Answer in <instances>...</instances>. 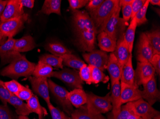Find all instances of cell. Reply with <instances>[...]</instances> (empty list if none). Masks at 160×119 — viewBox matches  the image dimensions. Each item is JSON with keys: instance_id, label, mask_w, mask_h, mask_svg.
I'll return each mask as SVG.
<instances>
[{"instance_id": "cell-54", "label": "cell", "mask_w": 160, "mask_h": 119, "mask_svg": "<svg viewBox=\"0 0 160 119\" xmlns=\"http://www.w3.org/2000/svg\"><path fill=\"white\" fill-rule=\"evenodd\" d=\"M18 119H29L28 116H23V115H19L18 116Z\"/></svg>"}, {"instance_id": "cell-43", "label": "cell", "mask_w": 160, "mask_h": 119, "mask_svg": "<svg viewBox=\"0 0 160 119\" xmlns=\"http://www.w3.org/2000/svg\"><path fill=\"white\" fill-rule=\"evenodd\" d=\"M89 1L88 0H69V8L72 11L78 10L79 9L86 6Z\"/></svg>"}, {"instance_id": "cell-1", "label": "cell", "mask_w": 160, "mask_h": 119, "mask_svg": "<svg viewBox=\"0 0 160 119\" xmlns=\"http://www.w3.org/2000/svg\"><path fill=\"white\" fill-rule=\"evenodd\" d=\"M72 12V25L78 46L83 51L94 50L96 42V29L89 14L86 11Z\"/></svg>"}, {"instance_id": "cell-39", "label": "cell", "mask_w": 160, "mask_h": 119, "mask_svg": "<svg viewBox=\"0 0 160 119\" xmlns=\"http://www.w3.org/2000/svg\"><path fill=\"white\" fill-rule=\"evenodd\" d=\"M48 107L50 112L52 119H70L63 112L56 108L50 103L47 104Z\"/></svg>"}, {"instance_id": "cell-38", "label": "cell", "mask_w": 160, "mask_h": 119, "mask_svg": "<svg viewBox=\"0 0 160 119\" xmlns=\"http://www.w3.org/2000/svg\"><path fill=\"white\" fill-rule=\"evenodd\" d=\"M92 66L84 64L79 71L82 80L88 85L92 84Z\"/></svg>"}, {"instance_id": "cell-3", "label": "cell", "mask_w": 160, "mask_h": 119, "mask_svg": "<svg viewBox=\"0 0 160 119\" xmlns=\"http://www.w3.org/2000/svg\"><path fill=\"white\" fill-rule=\"evenodd\" d=\"M119 1L105 0L97 10L88 13L94 25L97 34L104 31L108 21L119 5Z\"/></svg>"}, {"instance_id": "cell-21", "label": "cell", "mask_w": 160, "mask_h": 119, "mask_svg": "<svg viewBox=\"0 0 160 119\" xmlns=\"http://www.w3.org/2000/svg\"><path fill=\"white\" fill-rule=\"evenodd\" d=\"M134 77L135 71L132 65V54L130 53L128 61L122 69L120 82L130 85H135Z\"/></svg>"}, {"instance_id": "cell-34", "label": "cell", "mask_w": 160, "mask_h": 119, "mask_svg": "<svg viewBox=\"0 0 160 119\" xmlns=\"http://www.w3.org/2000/svg\"><path fill=\"white\" fill-rule=\"evenodd\" d=\"M39 61L48 64L52 67L57 69L63 68L62 59L60 57L55 56L52 54H45L39 57Z\"/></svg>"}, {"instance_id": "cell-36", "label": "cell", "mask_w": 160, "mask_h": 119, "mask_svg": "<svg viewBox=\"0 0 160 119\" xmlns=\"http://www.w3.org/2000/svg\"><path fill=\"white\" fill-rule=\"evenodd\" d=\"M109 78L99 69L92 66V84H98L99 83L104 84L108 83Z\"/></svg>"}, {"instance_id": "cell-15", "label": "cell", "mask_w": 160, "mask_h": 119, "mask_svg": "<svg viewBox=\"0 0 160 119\" xmlns=\"http://www.w3.org/2000/svg\"><path fill=\"white\" fill-rule=\"evenodd\" d=\"M33 91L43 98L47 103H50L48 78L30 76L28 78Z\"/></svg>"}, {"instance_id": "cell-6", "label": "cell", "mask_w": 160, "mask_h": 119, "mask_svg": "<svg viewBox=\"0 0 160 119\" xmlns=\"http://www.w3.org/2000/svg\"><path fill=\"white\" fill-rule=\"evenodd\" d=\"M129 107L138 117L145 119H160V113L142 98L128 103Z\"/></svg>"}, {"instance_id": "cell-50", "label": "cell", "mask_w": 160, "mask_h": 119, "mask_svg": "<svg viewBox=\"0 0 160 119\" xmlns=\"http://www.w3.org/2000/svg\"><path fill=\"white\" fill-rule=\"evenodd\" d=\"M8 1L0 0V18L1 17L5 9V7L8 3Z\"/></svg>"}, {"instance_id": "cell-14", "label": "cell", "mask_w": 160, "mask_h": 119, "mask_svg": "<svg viewBox=\"0 0 160 119\" xmlns=\"http://www.w3.org/2000/svg\"><path fill=\"white\" fill-rule=\"evenodd\" d=\"M143 90L142 91V98L151 106L160 100V91L158 90L155 76L147 83L142 85Z\"/></svg>"}, {"instance_id": "cell-35", "label": "cell", "mask_w": 160, "mask_h": 119, "mask_svg": "<svg viewBox=\"0 0 160 119\" xmlns=\"http://www.w3.org/2000/svg\"><path fill=\"white\" fill-rule=\"evenodd\" d=\"M46 49L55 56L60 57L65 54H71L72 52L60 43H48Z\"/></svg>"}, {"instance_id": "cell-16", "label": "cell", "mask_w": 160, "mask_h": 119, "mask_svg": "<svg viewBox=\"0 0 160 119\" xmlns=\"http://www.w3.org/2000/svg\"><path fill=\"white\" fill-rule=\"evenodd\" d=\"M23 6L20 0H10L0 18V23H3L9 20L18 17L24 14Z\"/></svg>"}, {"instance_id": "cell-10", "label": "cell", "mask_w": 160, "mask_h": 119, "mask_svg": "<svg viewBox=\"0 0 160 119\" xmlns=\"http://www.w3.org/2000/svg\"><path fill=\"white\" fill-rule=\"evenodd\" d=\"M155 70L150 62H138L135 71V85L139 87L147 83L155 76Z\"/></svg>"}, {"instance_id": "cell-11", "label": "cell", "mask_w": 160, "mask_h": 119, "mask_svg": "<svg viewBox=\"0 0 160 119\" xmlns=\"http://www.w3.org/2000/svg\"><path fill=\"white\" fill-rule=\"evenodd\" d=\"M82 56L89 65L96 67L103 71L107 69L109 56L106 52L101 50H93L83 53Z\"/></svg>"}, {"instance_id": "cell-42", "label": "cell", "mask_w": 160, "mask_h": 119, "mask_svg": "<svg viewBox=\"0 0 160 119\" xmlns=\"http://www.w3.org/2000/svg\"><path fill=\"white\" fill-rule=\"evenodd\" d=\"M33 94V92L28 86H23L21 89L16 95L22 101L28 102Z\"/></svg>"}, {"instance_id": "cell-13", "label": "cell", "mask_w": 160, "mask_h": 119, "mask_svg": "<svg viewBox=\"0 0 160 119\" xmlns=\"http://www.w3.org/2000/svg\"><path fill=\"white\" fill-rule=\"evenodd\" d=\"M16 39L9 37L5 43L0 45V58L2 65L10 63L14 59L21 55V53L14 49Z\"/></svg>"}, {"instance_id": "cell-9", "label": "cell", "mask_w": 160, "mask_h": 119, "mask_svg": "<svg viewBox=\"0 0 160 119\" xmlns=\"http://www.w3.org/2000/svg\"><path fill=\"white\" fill-rule=\"evenodd\" d=\"M49 90L57 101L62 106L64 111L71 116L74 111L72 105L67 97L68 92L66 89L54 83L52 80H48Z\"/></svg>"}, {"instance_id": "cell-30", "label": "cell", "mask_w": 160, "mask_h": 119, "mask_svg": "<svg viewBox=\"0 0 160 119\" xmlns=\"http://www.w3.org/2000/svg\"><path fill=\"white\" fill-rule=\"evenodd\" d=\"M53 69L52 66L38 61L36 65L35 69L33 71L32 76L35 77L40 78H50Z\"/></svg>"}, {"instance_id": "cell-5", "label": "cell", "mask_w": 160, "mask_h": 119, "mask_svg": "<svg viewBox=\"0 0 160 119\" xmlns=\"http://www.w3.org/2000/svg\"><path fill=\"white\" fill-rule=\"evenodd\" d=\"M120 11L121 7L119 4L108 21L104 30L117 42L125 34V30L128 24L123 18L120 17Z\"/></svg>"}, {"instance_id": "cell-31", "label": "cell", "mask_w": 160, "mask_h": 119, "mask_svg": "<svg viewBox=\"0 0 160 119\" xmlns=\"http://www.w3.org/2000/svg\"><path fill=\"white\" fill-rule=\"evenodd\" d=\"M152 46L154 54L160 55V31L159 29L145 33Z\"/></svg>"}, {"instance_id": "cell-29", "label": "cell", "mask_w": 160, "mask_h": 119, "mask_svg": "<svg viewBox=\"0 0 160 119\" xmlns=\"http://www.w3.org/2000/svg\"><path fill=\"white\" fill-rule=\"evenodd\" d=\"M62 59L63 65L69 67L80 70L85 63L75 55L71 54H65L60 56Z\"/></svg>"}, {"instance_id": "cell-2", "label": "cell", "mask_w": 160, "mask_h": 119, "mask_svg": "<svg viewBox=\"0 0 160 119\" xmlns=\"http://www.w3.org/2000/svg\"><path fill=\"white\" fill-rule=\"evenodd\" d=\"M36 64L29 61L25 55H21L12 61L0 72L3 76L18 79L21 77L31 76Z\"/></svg>"}, {"instance_id": "cell-37", "label": "cell", "mask_w": 160, "mask_h": 119, "mask_svg": "<svg viewBox=\"0 0 160 119\" xmlns=\"http://www.w3.org/2000/svg\"><path fill=\"white\" fill-rule=\"evenodd\" d=\"M149 4H150L149 0H146L144 5L135 16L134 18L136 21L137 26L146 24L148 21V20L146 18V13H147Z\"/></svg>"}, {"instance_id": "cell-46", "label": "cell", "mask_w": 160, "mask_h": 119, "mask_svg": "<svg viewBox=\"0 0 160 119\" xmlns=\"http://www.w3.org/2000/svg\"><path fill=\"white\" fill-rule=\"evenodd\" d=\"M132 3L128 4V5H125V6L121 7L122 15H123L122 18L126 23H128L132 17Z\"/></svg>"}, {"instance_id": "cell-41", "label": "cell", "mask_w": 160, "mask_h": 119, "mask_svg": "<svg viewBox=\"0 0 160 119\" xmlns=\"http://www.w3.org/2000/svg\"><path fill=\"white\" fill-rule=\"evenodd\" d=\"M12 95L5 87L4 81L0 80V100L3 105H7Z\"/></svg>"}, {"instance_id": "cell-47", "label": "cell", "mask_w": 160, "mask_h": 119, "mask_svg": "<svg viewBox=\"0 0 160 119\" xmlns=\"http://www.w3.org/2000/svg\"><path fill=\"white\" fill-rule=\"evenodd\" d=\"M0 119H14L7 105H0Z\"/></svg>"}, {"instance_id": "cell-22", "label": "cell", "mask_w": 160, "mask_h": 119, "mask_svg": "<svg viewBox=\"0 0 160 119\" xmlns=\"http://www.w3.org/2000/svg\"><path fill=\"white\" fill-rule=\"evenodd\" d=\"M68 100L72 106L79 108L87 103V94L82 89H74L67 95Z\"/></svg>"}, {"instance_id": "cell-24", "label": "cell", "mask_w": 160, "mask_h": 119, "mask_svg": "<svg viewBox=\"0 0 160 119\" xmlns=\"http://www.w3.org/2000/svg\"><path fill=\"white\" fill-rule=\"evenodd\" d=\"M35 48V42L31 36L27 35L17 39L14 44V49L19 53L31 51Z\"/></svg>"}, {"instance_id": "cell-45", "label": "cell", "mask_w": 160, "mask_h": 119, "mask_svg": "<svg viewBox=\"0 0 160 119\" xmlns=\"http://www.w3.org/2000/svg\"><path fill=\"white\" fill-rule=\"evenodd\" d=\"M146 0H133L132 3V14L131 19H132L136 14L144 5Z\"/></svg>"}, {"instance_id": "cell-17", "label": "cell", "mask_w": 160, "mask_h": 119, "mask_svg": "<svg viewBox=\"0 0 160 119\" xmlns=\"http://www.w3.org/2000/svg\"><path fill=\"white\" fill-rule=\"evenodd\" d=\"M121 100L122 104L137 101L142 98V91L139 87L130 85L120 82Z\"/></svg>"}, {"instance_id": "cell-55", "label": "cell", "mask_w": 160, "mask_h": 119, "mask_svg": "<svg viewBox=\"0 0 160 119\" xmlns=\"http://www.w3.org/2000/svg\"><path fill=\"white\" fill-rule=\"evenodd\" d=\"M152 119V118H145V119Z\"/></svg>"}, {"instance_id": "cell-12", "label": "cell", "mask_w": 160, "mask_h": 119, "mask_svg": "<svg viewBox=\"0 0 160 119\" xmlns=\"http://www.w3.org/2000/svg\"><path fill=\"white\" fill-rule=\"evenodd\" d=\"M153 50L145 33L140 35L138 43L137 59L139 62H150L153 57Z\"/></svg>"}, {"instance_id": "cell-25", "label": "cell", "mask_w": 160, "mask_h": 119, "mask_svg": "<svg viewBox=\"0 0 160 119\" xmlns=\"http://www.w3.org/2000/svg\"><path fill=\"white\" fill-rule=\"evenodd\" d=\"M61 0H46L40 12L47 15L55 13L61 16Z\"/></svg>"}, {"instance_id": "cell-23", "label": "cell", "mask_w": 160, "mask_h": 119, "mask_svg": "<svg viewBox=\"0 0 160 119\" xmlns=\"http://www.w3.org/2000/svg\"><path fill=\"white\" fill-rule=\"evenodd\" d=\"M98 45L101 51L113 53L117 45V41L112 39L106 32L103 31L98 36Z\"/></svg>"}, {"instance_id": "cell-4", "label": "cell", "mask_w": 160, "mask_h": 119, "mask_svg": "<svg viewBox=\"0 0 160 119\" xmlns=\"http://www.w3.org/2000/svg\"><path fill=\"white\" fill-rule=\"evenodd\" d=\"M87 103L85 108L89 113L93 115H100L112 110L110 93L105 96L96 95L92 93H87Z\"/></svg>"}, {"instance_id": "cell-48", "label": "cell", "mask_w": 160, "mask_h": 119, "mask_svg": "<svg viewBox=\"0 0 160 119\" xmlns=\"http://www.w3.org/2000/svg\"><path fill=\"white\" fill-rule=\"evenodd\" d=\"M150 62L155 70V72L160 76V55L154 54Z\"/></svg>"}, {"instance_id": "cell-28", "label": "cell", "mask_w": 160, "mask_h": 119, "mask_svg": "<svg viewBox=\"0 0 160 119\" xmlns=\"http://www.w3.org/2000/svg\"><path fill=\"white\" fill-rule=\"evenodd\" d=\"M137 25L135 19L134 17L131 20L130 24L128 27L126 31L124 34V38L128 46L129 53H132L133 48L134 41L135 36L136 30Z\"/></svg>"}, {"instance_id": "cell-19", "label": "cell", "mask_w": 160, "mask_h": 119, "mask_svg": "<svg viewBox=\"0 0 160 119\" xmlns=\"http://www.w3.org/2000/svg\"><path fill=\"white\" fill-rule=\"evenodd\" d=\"M107 69L110 76L111 86L116 81L120 80L122 69L113 53H111L109 56Z\"/></svg>"}, {"instance_id": "cell-26", "label": "cell", "mask_w": 160, "mask_h": 119, "mask_svg": "<svg viewBox=\"0 0 160 119\" xmlns=\"http://www.w3.org/2000/svg\"><path fill=\"white\" fill-rule=\"evenodd\" d=\"M8 103L14 107L16 113L19 116H28L31 113L27 104L25 103L24 101L20 99L16 95H12Z\"/></svg>"}, {"instance_id": "cell-52", "label": "cell", "mask_w": 160, "mask_h": 119, "mask_svg": "<svg viewBox=\"0 0 160 119\" xmlns=\"http://www.w3.org/2000/svg\"><path fill=\"white\" fill-rule=\"evenodd\" d=\"M6 37L4 36L2 34L0 33V45H2L3 43L6 42Z\"/></svg>"}, {"instance_id": "cell-32", "label": "cell", "mask_w": 160, "mask_h": 119, "mask_svg": "<svg viewBox=\"0 0 160 119\" xmlns=\"http://www.w3.org/2000/svg\"><path fill=\"white\" fill-rule=\"evenodd\" d=\"M70 119H106L102 114L92 115L86 110L85 106H82L74 110L71 115Z\"/></svg>"}, {"instance_id": "cell-7", "label": "cell", "mask_w": 160, "mask_h": 119, "mask_svg": "<svg viewBox=\"0 0 160 119\" xmlns=\"http://www.w3.org/2000/svg\"><path fill=\"white\" fill-rule=\"evenodd\" d=\"M58 79L62 82L74 89H82L83 81L79 76V71L76 70L65 68L59 71H53L50 77Z\"/></svg>"}, {"instance_id": "cell-40", "label": "cell", "mask_w": 160, "mask_h": 119, "mask_svg": "<svg viewBox=\"0 0 160 119\" xmlns=\"http://www.w3.org/2000/svg\"><path fill=\"white\" fill-rule=\"evenodd\" d=\"M4 85L9 92L13 95L17 94L23 86L15 80L4 82Z\"/></svg>"}, {"instance_id": "cell-51", "label": "cell", "mask_w": 160, "mask_h": 119, "mask_svg": "<svg viewBox=\"0 0 160 119\" xmlns=\"http://www.w3.org/2000/svg\"><path fill=\"white\" fill-rule=\"evenodd\" d=\"M133 0H119V4L120 7L131 4Z\"/></svg>"}, {"instance_id": "cell-20", "label": "cell", "mask_w": 160, "mask_h": 119, "mask_svg": "<svg viewBox=\"0 0 160 119\" xmlns=\"http://www.w3.org/2000/svg\"><path fill=\"white\" fill-rule=\"evenodd\" d=\"M111 92L110 94L112 109L111 114L116 116L118 114L122 106L121 100V86L120 81H116L111 86Z\"/></svg>"}, {"instance_id": "cell-44", "label": "cell", "mask_w": 160, "mask_h": 119, "mask_svg": "<svg viewBox=\"0 0 160 119\" xmlns=\"http://www.w3.org/2000/svg\"><path fill=\"white\" fill-rule=\"evenodd\" d=\"M105 0H90L85 6L88 13L97 10L104 2Z\"/></svg>"}, {"instance_id": "cell-27", "label": "cell", "mask_w": 160, "mask_h": 119, "mask_svg": "<svg viewBox=\"0 0 160 119\" xmlns=\"http://www.w3.org/2000/svg\"><path fill=\"white\" fill-rule=\"evenodd\" d=\"M27 105L31 113L34 112L38 115V119H43V117L48 114L46 109L41 106L37 96L36 95L33 94L27 102Z\"/></svg>"}, {"instance_id": "cell-8", "label": "cell", "mask_w": 160, "mask_h": 119, "mask_svg": "<svg viewBox=\"0 0 160 119\" xmlns=\"http://www.w3.org/2000/svg\"><path fill=\"white\" fill-rule=\"evenodd\" d=\"M28 15L24 13L18 17L0 23V33L7 38L13 37L23 29L24 24L28 21Z\"/></svg>"}, {"instance_id": "cell-18", "label": "cell", "mask_w": 160, "mask_h": 119, "mask_svg": "<svg viewBox=\"0 0 160 119\" xmlns=\"http://www.w3.org/2000/svg\"><path fill=\"white\" fill-rule=\"evenodd\" d=\"M124 36V34L121 36L118 40L116 48L113 52L122 69H123L124 66L128 61L130 54L128 51V46L126 42L125 41Z\"/></svg>"}, {"instance_id": "cell-49", "label": "cell", "mask_w": 160, "mask_h": 119, "mask_svg": "<svg viewBox=\"0 0 160 119\" xmlns=\"http://www.w3.org/2000/svg\"><path fill=\"white\" fill-rule=\"evenodd\" d=\"M21 3L23 7H28V8H32L34 6V0H20Z\"/></svg>"}, {"instance_id": "cell-53", "label": "cell", "mask_w": 160, "mask_h": 119, "mask_svg": "<svg viewBox=\"0 0 160 119\" xmlns=\"http://www.w3.org/2000/svg\"><path fill=\"white\" fill-rule=\"evenodd\" d=\"M149 2L152 5H158V6H160V0H149Z\"/></svg>"}, {"instance_id": "cell-33", "label": "cell", "mask_w": 160, "mask_h": 119, "mask_svg": "<svg viewBox=\"0 0 160 119\" xmlns=\"http://www.w3.org/2000/svg\"><path fill=\"white\" fill-rule=\"evenodd\" d=\"M108 119H142L135 115L130 109L128 103L121 106V109L118 114L113 116L110 113L108 116Z\"/></svg>"}]
</instances>
